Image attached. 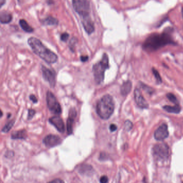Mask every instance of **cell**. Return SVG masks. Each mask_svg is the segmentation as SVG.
I'll list each match as a JSON object with an SVG mask.
<instances>
[{"instance_id": "6da1fadb", "label": "cell", "mask_w": 183, "mask_h": 183, "mask_svg": "<svg viewBox=\"0 0 183 183\" xmlns=\"http://www.w3.org/2000/svg\"><path fill=\"white\" fill-rule=\"evenodd\" d=\"M27 43L35 54L49 64H53L57 62L58 57L54 52L46 48L42 41L35 37H30Z\"/></svg>"}, {"instance_id": "7a4b0ae2", "label": "cell", "mask_w": 183, "mask_h": 183, "mask_svg": "<svg viewBox=\"0 0 183 183\" xmlns=\"http://www.w3.org/2000/svg\"><path fill=\"white\" fill-rule=\"evenodd\" d=\"M170 34L164 32L162 34H152L147 37L143 45L144 49L152 52L169 44H173Z\"/></svg>"}, {"instance_id": "3957f363", "label": "cell", "mask_w": 183, "mask_h": 183, "mask_svg": "<svg viewBox=\"0 0 183 183\" xmlns=\"http://www.w3.org/2000/svg\"><path fill=\"white\" fill-rule=\"evenodd\" d=\"M115 102L112 97L106 94L97 102L96 112L100 119L106 120L110 119L115 110Z\"/></svg>"}, {"instance_id": "277c9868", "label": "cell", "mask_w": 183, "mask_h": 183, "mask_svg": "<svg viewBox=\"0 0 183 183\" xmlns=\"http://www.w3.org/2000/svg\"><path fill=\"white\" fill-rule=\"evenodd\" d=\"M110 67L109 60L108 55L104 53L101 60L93 65L92 71L94 73L95 82L97 84H100L104 81L105 72Z\"/></svg>"}, {"instance_id": "5b68a950", "label": "cell", "mask_w": 183, "mask_h": 183, "mask_svg": "<svg viewBox=\"0 0 183 183\" xmlns=\"http://www.w3.org/2000/svg\"><path fill=\"white\" fill-rule=\"evenodd\" d=\"M152 153L158 160H165L169 156V147L165 143L156 144L152 148Z\"/></svg>"}, {"instance_id": "8992f818", "label": "cell", "mask_w": 183, "mask_h": 183, "mask_svg": "<svg viewBox=\"0 0 183 183\" xmlns=\"http://www.w3.org/2000/svg\"><path fill=\"white\" fill-rule=\"evenodd\" d=\"M46 102L51 112L58 115L61 114L62 109L60 104L54 94L50 91H47L46 93Z\"/></svg>"}, {"instance_id": "52a82bcc", "label": "cell", "mask_w": 183, "mask_h": 183, "mask_svg": "<svg viewBox=\"0 0 183 183\" xmlns=\"http://www.w3.org/2000/svg\"><path fill=\"white\" fill-rule=\"evenodd\" d=\"M73 6L76 13L82 17L89 15L90 6L87 0H72Z\"/></svg>"}, {"instance_id": "ba28073f", "label": "cell", "mask_w": 183, "mask_h": 183, "mask_svg": "<svg viewBox=\"0 0 183 183\" xmlns=\"http://www.w3.org/2000/svg\"><path fill=\"white\" fill-rule=\"evenodd\" d=\"M43 77L44 79L47 81L52 88H54L56 84V74L53 70L48 69L43 65L42 67Z\"/></svg>"}, {"instance_id": "9c48e42d", "label": "cell", "mask_w": 183, "mask_h": 183, "mask_svg": "<svg viewBox=\"0 0 183 183\" xmlns=\"http://www.w3.org/2000/svg\"><path fill=\"white\" fill-rule=\"evenodd\" d=\"M62 139L59 136L53 134H49L44 138L43 143L47 147H54L60 145Z\"/></svg>"}, {"instance_id": "30bf717a", "label": "cell", "mask_w": 183, "mask_h": 183, "mask_svg": "<svg viewBox=\"0 0 183 183\" xmlns=\"http://www.w3.org/2000/svg\"><path fill=\"white\" fill-rule=\"evenodd\" d=\"M169 135L168 127L166 124H163L154 133V137L157 141H162L168 137Z\"/></svg>"}, {"instance_id": "8fae6325", "label": "cell", "mask_w": 183, "mask_h": 183, "mask_svg": "<svg viewBox=\"0 0 183 183\" xmlns=\"http://www.w3.org/2000/svg\"><path fill=\"white\" fill-rule=\"evenodd\" d=\"M134 94L135 102L137 106L142 109L148 108L149 107V104L142 95L140 91L138 88H136Z\"/></svg>"}, {"instance_id": "7c38bea8", "label": "cell", "mask_w": 183, "mask_h": 183, "mask_svg": "<svg viewBox=\"0 0 183 183\" xmlns=\"http://www.w3.org/2000/svg\"><path fill=\"white\" fill-rule=\"evenodd\" d=\"M77 112L75 108H71L69 112L68 119L67 122V130L68 135H71L73 133V124L74 122Z\"/></svg>"}, {"instance_id": "4fadbf2b", "label": "cell", "mask_w": 183, "mask_h": 183, "mask_svg": "<svg viewBox=\"0 0 183 183\" xmlns=\"http://www.w3.org/2000/svg\"><path fill=\"white\" fill-rule=\"evenodd\" d=\"M82 23L85 31L89 34H91L95 31V26L94 23L92 21V19L89 15L82 17Z\"/></svg>"}, {"instance_id": "5bb4252c", "label": "cell", "mask_w": 183, "mask_h": 183, "mask_svg": "<svg viewBox=\"0 0 183 183\" xmlns=\"http://www.w3.org/2000/svg\"><path fill=\"white\" fill-rule=\"evenodd\" d=\"M49 122L52 125H54L59 132L63 133L65 132V124L63 119L59 116L52 117L49 119Z\"/></svg>"}, {"instance_id": "9a60e30c", "label": "cell", "mask_w": 183, "mask_h": 183, "mask_svg": "<svg viewBox=\"0 0 183 183\" xmlns=\"http://www.w3.org/2000/svg\"><path fill=\"white\" fill-rule=\"evenodd\" d=\"M132 88V83L131 81L128 80L123 84L121 86L120 92L121 95L123 96H126L131 91Z\"/></svg>"}, {"instance_id": "2e32d148", "label": "cell", "mask_w": 183, "mask_h": 183, "mask_svg": "<svg viewBox=\"0 0 183 183\" xmlns=\"http://www.w3.org/2000/svg\"><path fill=\"white\" fill-rule=\"evenodd\" d=\"M27 137V132L25 130L15 131L11 134V139H25Z\"/></svg>"}, {"instance_id": "e0dca14e", "label": "cell", "mask_w": 183, "mask_h": 183, "mask_svg": "<svg viewBox=\"0 0 183 183\" xmlns=\"http://www.w3.org/2000/svg\"><path fill=\"white\" fill-rule=\"evenodd\" d=\"M163 109L167 112L170 113H174V114H179L181 111V107L179 104H175L174 106H165L163 107Z\"/></svg>"}, {"instance_id": "ac0fdd59", "label": "cell", "mask_w": 183, "mask_h": 183, "mask_svg": "<svg viewBox=\"0 0 183 183\" xmlns=\"http://www.w3.org/2000/svg\"><path fill=\"white\" fill-rule=\"evenodd\" d=\"M0 18L2 24H7L10 22L13 19V17L10 13L3 11L1 13Z\"/></svg>"}, {"instance_id": "d6986e66", "label": "cell", "mask_w": 183, "mask_h": 183, "mask_svg": "<svg viewBox=\"0 0 183 183\" xmlns=\"http://www.w3.org/2000/svg\"><path fill=\"white\" fill-rule=\"evenodd\" d=\"M19 25L22 27V29L27 33H31L33 31V29L32 27L30 26L27 21L24 19H21L19 21Z\"/></svg>"}, {"instance_id": "ffe728a7", "label": "cell", "mask_w": 183, "mask_h": 183, "mask_svg": "<svg viewBox=\"0 0 183 183\" xmlns=\"http://www.w3.org/2000/svg\"><path fill=\"white\" fill-rule=\"evenodd\" d=\"M42 22L44 25H56L58 24V19L51 16L47 17Z\"/></svg>"}, {"instance_id": "44dd1931", "label": "cell", "mask_w": 183, "mask_h": 183, "mask_svg": "<svg viewBox=\"0 0 183 183\" xmlns=\"http://www.w3.org/2000/svg\"><path fill=\"white\" fill-rule=\"evenodd\" d=\"M79 172L81 174H91V173L93 172V169L89 165H82L79 168Z\"/></svg>"}, {"instance_id": "7402d4cb", "label": "cell", "mask_w": 183, "mask_h": 183, "mask_svg": "<svg viewBox=\"0 0 183 183\" xmlns=\"http://www.w3.org/2000/svg\"><path fill=\"white\" fill-rule=\"evenodd\" d=\"M14 124H15V120H11L10 122H9L8 123H6V124L4 125V127L2 128V132H4V133L8 132L9 131L12 129Z\"/></svg>"}, {"instance_id": "603a6c76", "label": "cell", "mask_w": 183, "mask_h": 183, "mask_svg": "<svg viewBox=\"0 0 183 183\" xmlns=\"http://www.w3.org/2000/svg\"><path fill=\"white\" fill-rule=\"evenodd\" d=\"M77 39L75 37H72L69 42V47L73 52H74V51H75V45H76V44H77Z\"/></svg>"}, {"instance_id": "cb8c5ba5", "label": "cell", "mask_w": 183, "mask_h": 183, "mask_svg": "<svg viewBox=\"0 0 183 183\" xmlns=\"http://www.w3.org/2000/svg\"><path fill=\"white\" fill-rule=\"evenodd\" d=\"M152 73L154 74V76L156 78V81L158 84L162 83V78L161 77L160 73L158 72V71L155 69V68H152Z\"/></svg>"}, {"instance_id": "d4e9b609", "label": "cell", "mask_w": 183, "mask_h": 183, "mask_svg": "<svg viewBox=\"0 0 183 183\" xmlns=\"http://www.w3.org/2000/svg\"><path fill=\"white\" fill-rule=\"evenodd\" d=\"M166 96L169 100L171 102H173L175 104H178V101L177 100V98L176 96L172 93H168L166 94Z\"/></svg>"}, {"instance_id": "484cf974", "label": "cell", "mask_w": 183, "mask_h": 183, "mask_svg": "<svg viewBox=\"0 0 183 183\" xmlns=\"http://www.w3.org/2000/svg\"><path fill=\"white\" fill-rule=\"evenodd\" d=\"M133 127V123H132V122L127 120L125 122V124H124V128H125V130L126 131H129L131 130Z\"/></svg>"}, {"instance_id": "4316f807", "label": "cell", "mask_w": 183, "mask_h": 183, "mask_svg": "<svg viewBox=\"0 0 183 183\" xmlns=\"http://www.w3.org/2000/svg\"><path fill=\"white\" fill-rule=\"evenodd\" d=\"M35 111L33 109H29L28 111V116H27V119L30 120L31 119L33 118V116H35Z\"/></svg>"}, {"instance_id": "83f0119b", "label": "cell", "mask_w": 183, "mask_h": 183, "mask_svg": "<svg viewBox=\"0 0 183 183\" xmlns=\"http://www.w3.org/2000/svg\"><path fill=\"white\" fill-rule=\"evenodd\" d=\"M69 37V34L67 33L66 32H65V33H63L61 35V40L63 41H67L68 40V39Z\"/></svg>"}, {"instance_id": "f1b7e54d", "label": "cell", "mask_w": 183, "mask_h": 183, "mask_svg": "<svg viewBox=\"0 0 183 183\" xmlns=\"http://www.w3.org/2000/svg\"><path fill=\"white\" fill-rule=\"evenodd\" d=\"M100 183H108V177L106 176H103L100 178Z\"/></svg>"}, {"instance_id": "f546056e", "label": "cell", "mask_w": 183, "mask_h": 183, "mask_svg": "<svg viewBox=\"0 0 183 183\" xmlns=\"http://www.w3.org/2000/svg\"><path fill=\"white\" fill-rule=\"evenodd\" d=\"M30 99L34 103H37L38 102L37 98H36V96L33 94L30 95Z\"/></svg>"}, {"instance_id": "4dcf8cb0", "label": "cell", "mask_w": 183, "mask_h": 183, "mask_svg": "<svg viewBox=\"0 0 183 183\" xmlns=\"http://www.w3.org/2000/svg\"><path fill=\"white\" fill-rule=\"evenodd\" d=\"M116 129H117V127L114 124H112L110 125V130L111 132H115L116 131Z\"/></svg>"}, {"instance_id": "1f68e13d", "label": "cell", "mask_w": 183, "mask_h": 183, "mask_svg": "<svg viewBox=\"0 0 183 183\" xmlns=\"http://www.w3.org/2000/svg\"><path fill=\"white\" fill-rule=\"evenodd\" d=\"M48 183H65V182L61 179H55L53 180L52 181H50Z\"/></svg>"}, {"instance_id": "d6a6232c", "label": "cell", "mask_w": 183, "mask_h": 183, "mask_svg": "<svg viewBox=\"0 0 183 183\" xmlns=\"http://www.w3.org/2000/svg\"><path fill=\"white\" fill-rule=\"evenodd\" d=\"M89 59V57L87 55H85V56H81V60L83 62H87Z\"/></svg>"}, {"instance_id": "836d02e7", "label": "cell", "mask_w": 183, "mask_h": 183, "mask_svg": "<svg viewBox=\"0 0 183 183\" xmlns=\"http://www.w3.org/2000/svg\"><path fill=\"white\" fill-rule=\"evenodd\" d=\"M6 3V0H0V3H1V6H2Z\"/></svg>"}, {"instance_id": "e575fe53", "label": "cell", "mask_w": 183, "mask_h": 183, "mask_svg": "<svg viewBox=\"0 0 183 183\" xmlns=\"http://www.w3.org/2000/svg\"><path fill=\"white\" fill-rule=\"evenodd\" d=\"M181 13H182V15H183V8H182V10H181Z\"/></svg>"}, {"instance_id": "d590c367", "label": "cell", "mask_w": 183, "mask_h": 183, "mask_svg": "<svg viewBox=\"0 0 183 183\" xmlns=\"http://www.w3.org/2000/svg\"></svg>"}]
</instances>
